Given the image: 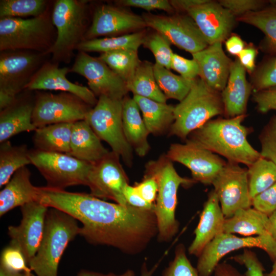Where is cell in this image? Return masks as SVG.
Wrapping results in <instances>:
<instances>
[{"label": "cell", "mask_w": 276, "mask_h": 276, "mask_svg": "<svg viewBox=\"0 0 276 276\" xmlns=\"http://www.w3.org/2000/svg\"><path fill=\"white\" fill-rule=\"evenodd\" d=\"M0 276H36L31 273L12 272L0 267Z\"/></svg>", "instance_id": "94428289"}, {"label": "cell", "mask_w": 276, "mask_h": 276, "mask_svg": "<svg viewBox=\"0 0 276 276\" xmlns=\"http://www.w3.org/2000/svg\"><path fill=\"white\" fill-rule=\"evenodd\" d=\"M214 276H246L241 273L237 268L226 262L220 263L216 266Z\"/></svg>", "instance_id": "6f0895ef"}, {"label": "cell", "mask_w": 276, "mask_h": 276, "mask_svg": "<svg viewBox=\"0 0 276 276\" xmlns=\"http://www.w3.org/2000/svg\"><path fill=\"white\" fill-rule=\"evenodd\" d=\"M73 124L57 123L37 128L33 137L35 149L68 154Z\"/></svg>", "instance_id": "4dcf8cb0"}, {"label": "cell", "mask_w": 276, "mask_h": 276, "mask_svg": "<svg viewBox=\"0 0 276 276\" xmlns=\"http://www.w3.org/2000/svg\"><path fill=\"white\" fill-rule=\"evenodd\" d=\"M80 227L72 216L49 208L42 239L29 263L36 276H58L62 256L69 243L79 235Z\"/></svg>", "instance_id": "277c9868"}, {"label": "cell", "mask_w": 276, "mask_h": 276, "mask_svg": "<svg viewBox=\"0 0 276 276\" xmlns=\"http://www.w3.org/2000/svg\"><path fill=\"white\" fill-rule=\"evenodd\" d=\"M92 107L67 92H39L34 102L32 123L37 128L49 125L85 120Z\"/></svg>", "instance_id": "30bf717a"}, {"label": "cell", "mask_w": 276, "mask_h": 276, "mask_svg": "<svg viewBox=\"0 0 276 276\" xmlns=\"http://www.w3.org/2000/svg\"><path fill=\"white\" fill-rule=\"evenodd\" d=\"M187 13L209 45L227 39L235 25V16L219 2L208 0L192 8Z\"/></svg>", "instance_id": "ffe728a7"}, {"label": "cell", "mask_w": 276, "mask_h": 276, "mask_svg": "<svg viewBox=\"0 0 276 276\" xmlns=\"http://www.w3.org/2000/svg\"><path fill=\"white\" fill-rule=\"evenodd\" d=\"M76 276H135V273L132 269H128L123 273L120 274H117L114 273H103L86 269H82L78 272Z\"/></svg>", "instance_id": "680465c9"}, {"label": "cell", "mask_w": 276, "mask_h": 276, "mask_svg": "<svg viewBox=\"0 0 276 276\" xmlns=\"http://www.w3.org/2000/svg\"><path fill=\"white\" fill-rule=\"evenodd\" d=\"M235 262L244 266L246 270V276H265V269L256 254L250 248L244 249L241 254L230 258Z\"/></svg>", "instance_id": "f6af8a7d"}, {"label": "cell", "mask_w": 276, "mask_h": 276, "mask_svg": "<svg viewBox=\"0 0 276 276\" xmlns=\"http://www.w3.org/2000/svg\"><path fill=\"white\" fill-rule=\"evenodd\" d=\"M37 201L82 223L79 235L93 245L113 247L130 255L143 251L157 235L154 211L105 201L90 194L38 187Z\"/></svg>", "instance_id": "6da1fadb"}, {"label": "cell", "mask_w": 276, "mask_h": 276, "mask_svg": "<svg viewBox=\"0 0 276 276\" xmlns=\"http://www.w3.org/2000/svg\"><path fill=\"white\" fill-rule=\"evenodd\" d=\"M123 100L100 96L85 120L100 140L106 142L112 151L121 157L129 167L132 164L133 149L126 140L123 130Z\"/></svg>", "instance_id": "ba28073f"}, {"label": "cell", "mask_w": 276, "mask_h": 276, "mask_svg": "<svg viewBox=\"0 0 276 276\" xmlns=\"http://www.w3.org/2000/svg\"><path fill=\"white\" fill-rule=\"evenodd\" d=\"M49 208L39 201H32L20 207L22 218L17 226H9L10 244L18 248L29 265L42 239Z\"/></svg>", "instance_id": "d6986e66"}, {"label": "cell", "mask_w": 276, "mask_h": 276, "mask_svg": "<svg viewBox=\"0 0 276 276\" xmlns=\"http://www.w3.org/2000/svg\"><path fill=\"white\" fill-rule=\"evenodd\" d=\"M252 98L260 112L267 113L271 110H276V86L255 91Z\"/></svg>", "instance_id": "f907efd6"}, {"label": "cell", "mask_w": 276, "mask_h": 276, "mask_svg": "<svg viewBox=\"0 0 276 276\" xmlns=\"http://www.w3.org/2000/svg\"><path fill=\"white\" fill-rule=\"evenodd\" d=\"M246 117L210 120L191 132L188 139L223 156L227 162L248 167L261 156L247 140L251 129L242 124Z\"/></svg>", "instance_id": "7a4b0ae2"}, {"label": "cell", "mask_w": 276, "mask_h": 276, "mask_svg": "<svg viewBox=\"0 0 276 276\" xmlns=\"http://www.w3.org/2000/svg\"><path fill=\"white\" fill-rule=\"evenodd\" d=\"M264 9L251 11L237 17V20L252 25L265 36L263 48L276 57V3Z\"/></svg>", "instance_id": "836d02e7"}, {"label": "cell", "mask_w": 276, "mask_h": 276, "mask_svg": "<svg viewBox=\"0 0 276 276\" xmlns=\"http://www.w3.org/2000/svg\"><path fill=\"white\" fill-rule=\"evenodd\" d=\"M265 276H276V270L271 271L269 273L265 274Z\"/></svg>", "instance_id": "be15d7a7"}, {"label": "cell", "mask_w": 276, "mask_h": 276, "mask_svg": "<svg viewBox=\"0 0 276 276\" xmlns=\"http://www.w3.org/2000/svg\"><path fill=\"white\" fill-rule=\"evenodd\" d=\"M261 156L276 165V116L264 127L260 135Z\"/></svg>", "instance_id": "ee69618b"}, {"label": "cell", "mask_w": 276, "mask_h": 276, "mask_svg": "<svg viewBox=\"0 0 276 276\" xmlns=\"http://www.w3.org/2000/svg\"><path fill=\"white\" fill-rule=\"evenodd\" d=\"M150 134L161 135L170 130L174 121L175 106L133 95Z\"/></svg>", "instance_id": "f546056e"}, {"label": "cell", "mask_w": 276, "mask_h": 276, "mask_svg": "<svg viewBox=\"0 0 276 276\" xmlns=\"http://www.w3.org/2000/svg\"><path fill=\"white\" fill-rule=\"evenodd\" d=\"M225 219L218 197L212 190L204 203L198 223L194 230V238L188 249L189 254L198 257L210 242L224 233Z\"/></svg>", "instance_id": "603a6c76"}, {"label": "cell", "mask_w": 276, "mask_h": 276, "mask_svg": "<svg viewBox=\"0 0 276 276\" xmlns=\"http://www.w3.org/2000/svg\"><path fill=\"white\" fill-rule=\"evenodd\" d=\"M257 247L276 259V240L271 235L239 237L222 233L216 236L197 257L196 269L200 276H211L220 260L226 255L240 249Z\"/></svg>", "instance_id": "7c38bea8"}, {"label": "cell", "mask_w": 276, "mask_h": 276, "mask_svg": "<svg viewBox=\"0 0 276 276\" xmlns=\"http://www.w3.org/2000/svg\"><path fill=\"white\" fill-rule=\"evenodd\" d=\"M224 114L221 92L196 78L187 96L175 106L174 121L169 133L186 140L189 135L212 120Z\"/></svg>", "instance_id": "8992f818"}, {"label": "cell", "mask_w": 276, "mask_h": 276, "mask_svg": "<svg viewBox=\"0 0 276 276\" xmlns=\"http://www.w3.org/2000/svg\"><path fill=\"white\" fill-rule=\"evenodd\" d=\"M170 68L178 72L185 79L193 81L198 78L199 68L197 62L194 59H188L173 53L172 56Z\"/></svg>", "instance_id": "bcb514c9"}, {"label": "cell", "mask_w": 276, "mask_h": 276, "mask_svg": "<svg viewBox=\"0 0 276 276\" xmlns=\"http://www.w3.org/2000/svg\"><path fill=\"white\" fill-rule=\"evenodd\" d=\"M256 210L268 215L276 211V182L251 199Z\"/></svg>", "instance_id": "7dc6e473"}, {"label": "cell", "mask_w": 276, "mask_h": 276, "mask_svg": "<svg viewBox=\"0 0 276 276\" xmlns=\"http://www.w3.org/2000/svg\"><path fill=\"white\" fill-rule=\"evenodd\" d=\"M275 270H276V259L273 262L271 271H275Z\"/></svg>", "instance_id": "e7e4bbea"}, {"label": "cell", "mask_w": 276, "mask_h": 276, "mask_svg": "<svg viewBox=\"0 0 276 276\" xmlns=\"http://www.w3.org/2000/svg\"><path fill=\"white\" fill-rule=\"evenodd\" d=\"M0 267L12 272H32L21 251L10 244L2 251Z\"/></svg>", "instance_id": "b9f144b4"}, {"label": "cell", "mask_w": 276, "mask_h": 276, "mask_svg": "<svg viewBox=\"0 0 276 276\" xmlns=\"http://www.w3.org/2000/svg\"><path fill=\"white\" fill-rule=\"evenodd\" d=\"M31 164L47 182V187L64 190L76 185H86L93 163L63 153L30 150Z\"/></svg>", "instance_id": "9c48e42d"}, {"label": "cell", "mask_w": 276, "mask_h": 276, "mask_svg": "<svg viewBox=\"0 0 276 276\" xmlns=\"http://www.w3.org/2000/svg\"><path fill=\"white\" fill-rule=\"evenodd\" d=\"M141 196L149 203L154 204L158 192V185L155 178L145 174L144 179L134 186Z\"/></svg>", "instance_id": "816d5d0a"}, {"label": "cell", "mask_w": 276, "mask_h": 276, "mask_svg": "<svg viewBox=\"0 0 276 276\" xmlns=\"http://www.w3.org/2000/svg\"><path fill=\"white\" fill-rule=\"evenodd\" d=\"M88 1L57 0L52 10V19L56 28L55 41L46 53L51 61L68 63L74 51L84 40L88 30Z\"/></svg>", "instance_id": "52a82bcc"}, {"label": "cell", "mask_w": 276, "mask_h": 276, "mask_svg": "<svg viewBox=\"0 0 276 276\" xmlns=\"http://www.w3.org/2000/svg\"><path fill=\"white\" fill-rule=\"evenodd\" d=\"M68 67H59L58 63L44 62L32 77L26 89L29 90H59L72 94L91 107L98 101L96 96L86 86L70 81L66 75Z\"/></svg>", "instance_id": "44dd1931"}, {"label": "cell", "mask_w": 276, "mask_h": 276, "mask_svg": "<svg viewBox=\"0 0 276 276\" xmlns=\"http://www.w3.org/2000/svg\"><path fill=\"white\" fill-rule=\"evenodd\" d=\"M137 51L133 50L114 51L101 53L98 58L127 83L132 78L141 61Z\"/></svg>", "instance_id": "8d00e7d4"}, {"label": "cell", "mask_w": 276, "mask_h": 276, "mask_svg": "<svg viewBox=\"0 0 276 276\" xmlns=\"http://www.w3.org/2000/svg\"><path fill=\"white\" fill-rule=\"evenodd\" d=\"M165 155L171 161L187 167L192 178L205 185L212 184L226 163L217 154L188 139L185 144H171Z\"/></svg>", "instance_id": "2e32d148"}, {"label": "cell", "mask_w": 276, "mask_h": 276, "mask_svg": "<svg viewBox=\"0 0 276 276\" xmlns=\"http://www.w3.org/2000/svg\"><path fill=\"white\" fill-rule=\"evenodd\" d=\"M272 228V236L276 240V211L269 216Z\"/></svg>", "instance_id": "6125c7cd"}, {"label": "cell", "mask_w": 276, "mask_h": 276, "mask_svg": "<svg viewBox=\"0 0 276 276\" xmlns=\"http://www.w3.org/2000/svg\"><path fill=\"white\" fill-rule=\"evenodd\" d=\"M258 51L253 45H248L238 55V59L241 65L249 73H252L255 68V59Z\"/></svg>", "instance_id": "db71d44e"}, {"label": "cell", "mask_w": 276, "mask_h": 276, "mask_svg": "<svg viewBox=\"0 0 276 276\" xmlns=\"http://www.w3.org/2000/svg\"><path fill=\"white\" fill-rule=\"evenodd\" d=\"M276 86V57L266 60L255 72L252 87L254 92Z\"/></svg>", "instance_id": "7bdbcfd3"}, {"label": "cell", "mask_w": 276, "mask_h": 276, "mask_svg": "<svg viewBox=\"0 0 276 276\" xmlns=\"http://www.w3.org/2000/svg\"><path fill=\"white\" fill-rule=\"evenodd\" d=\"M34 102L17 98L9 107L0 112V143L22 132L35 131L32 123Z\"/></svg>", "instance_id": "83f0119b"}, {"label": "cell", "mask_w": 276, "mask_h": 276, "mask_svg": "<svg viewBox=\"0 0 276 276\" xmlns=\"http://www.w3.org/2000/svg\"><path fill=\"white\" fill-rule=\"evenodd\" d=\"M212 185L225 218L251 207L247 168L227 161Z\"/></svg>", "instance_id": "9a60e30c"}, {"label": "cell", "mask_w": 276, "mask_h": 276, "mask_svg": "<svg viewBox=\"0 0 276 276\" xmlns=\"http://www.w3.org/2000/svg\"><path fill=\"white\" fill-rule=\"evenodd\" d=\"M160 261L155 263L151 268H149L146 262H144L141 266L140 276H152L159 265Z\"/></svg>", "instance_id": "91938a15"}, {"label": "cell", "mask_w": 276, "mask_h": 276, "mask_svg": "<svg viewBox=\"0 0 276 276\" xmlns=\"http://www.w3.org/2000/svg\"><path fill=\"white\" fill-rule=\"evenodd\" d=\"M154 64L148 61H141L131 79L126 83L128 91L154 101L166 103L168 100L156 81Z\"/></svg>", "instance_id": "1f68e13d"}, {"label": "cell", "mask_w": 276, "mask_h": 276, "mask_svg": "<svg viewBox=\"0 0 276 276\" xmlns=\"http://www.w3.org/2000/svg\"><path fill=\"white\" fill-rule=\"evenodd\" d=\"M145 170V174L154 177L158 185L154 209L157 239L162 242H169L178 233L179 227L175 216L178 189L180 186L191 187L197 182L192 178L179 175L172 162L165 155L156 160L149 162Z\"/></svg>", "instance_id": "3957f363"}, {"label": "cell", "mask_w": 276, "mask_h": 276, "mask_svg": "<svg viewBox=\"0 0 276 276\" xmlns=\"http://www.w3.org/2000/svg\"><path fill=\"white\" fill-rule=\"evenodd\" d=\"M30 151L26 145L13 146L9 141L1 143V188L8 182L18 170L31 164Z\"/></svg>", "instance_id": "e575fe53"}, {"label": "cell", "mask_w": 276, "mask_h": 276, "mask_svg": "<svg viewBox=\"0 0 276 276\" xmlns=\"http://www.w3.org/2000/svg\"><path fill=\"white\" fill-rule=\"evenodd\" d=\"M252 89L246 78V70L236 59L232 64L226 85L221 92L226 118L246 114Z\"/></svg>", "instance_id": "cb8c5ba5"}, {"label": "cell", "mask_w": 276, "mask_h": 276, "mask_svg": "<svg viewBox=\"0 0 276 276\" xmlns=\"http://www.w3.org/2000/svg\"><path fill=\"white\" fill-rule=\"evenodd\" d=\"M153 70L157 85L167 99L181 101L189 93L195 80H187L156 63Z\"/></svg>", "instance_id": "d590c367"}, {"label": "cell", "mask_w": 276, "mask_h": 276, "mask_svg": "<svg viewBox=\"0 0 276 276\" xmlns=\"http://www.w3.org/2000/svg\"><path fill=\"white\" fill-rule=\"evenodd\" d=\"M114 2L117 6L141 8L150 12L155 10H163L168 13L175 11L170 1L168 0H119Z\"/></svg>", "instance_id": "681fc988"}, {"label": "cell", "mask_w": 276, "mask_h": 276, "mask_svg": "<svg viewBox=\"0 0 276 276\" xmlns=\"http://www.w3.org/2000/svg\"><path fill=\"white\" fill-rule=\"evenodd\" d=\"M122 120L123 130L128 143L139 156H145L150 149L148 141L150 133L133 97L126 96L123 98Z\"/></svg>", "instance_id": "4316f807"}, {"label": "cell", "mask_w": 276, "mask_h": 276, "mask_svg": "<svg viewBox=\"0 0 276 276\" xmlns=\"http://www.w3.org/2000/svg\"><path fill=\"white\" fill-rule=\"evenodd\" d=\"M119 158L111 151L93 163L86 186L89 188L90 194L96 197L111 199L117 203L129 205L123 193L125 187L129 185V179Z\"/></svg>", "instance_id": "5bb4252c"}, {"label": "cell", "mask_w": 276, "mask_h": 276, "mask_svg": "<svg viewBox=\"0 0 276 276\" xmlns=\"http://www.w3.org/2000/svg\"><path fill=\"white\" fill-rule=\"evenodd\" d=\"M219 4L229 10L235 16L260 10L266 2L261 0H221Z\"/></svg>", "instance_id": "c3c4849f"}, {"label": "cell", "mask_w": 276, "mask_h": 276, "mask_svg": "<svg viewBox=\"0 0 276 276\" xmlns=\"http://www.w3.org/2000/svg\"><path fill=\"white\" fill-rule=\"evenodd\" d=\"M146 34L145 30L130 34L83 40L77 47L78 51L101 53L121 50L138 51Z\"/></svg>", "instance_id": "d6a6232c"}, {"label": "cell", "mask_w": 276, "mask_h": 276, "mask_svg": "<svg viewBox=\"0 0 276 276\" xmlns=\"http://www.w3.org/2000/svg\"><path fill=\"white\" fill-rule=\"evenodd\" d=\"M162 276H200L187 257L183 244L179 243L176 246L174 258L164 270Z\"/></svg>", "instance_id": "60d3db41"}, {"label": "cell", "mask_w": 276, "mask_h": 276, "mask_svg": "<svg viewBox=\"0 0 276 276\" xmlns=\"http://www.w3.org/2000/svg\"><path fill=\"white\" fill-rule=\"evenodd\" d=\"M45 0H1L0 18L37 17L49 8Z\"/></svg>", "instance_id": "f35d334b"}, {"label": "cell", "mask_w": 276, "mask_h": 276, "mask_svg": "<svg viewBox=\"0 0 276 276\" xmlns=\"http://www.w3.org/2000/svg\"><path fill=\"white\" fill-rule=\"evenodd\" d=\"M47 55L26 50L0 54V97L16 100L44 63Z\"/></svg>", "instance_id": "8fae6325"}, {"label": "cell", "mask_w": 276, "mask_h": 276, "mask_svg": "<svg viewBox=\"0 0 276 276\" xmlns=\"http://www.w3.org/2000/svg\"><path fill=\"white\" fill-rule=\"evenodd\" d=\"M109 152L85 120L73 123L70 151L67 154L83 161L94 163Z\"/></svg>", "instance_id": "484cf974"}, {"label": "cell", "mask_w": 276, "mask_h": 276, "mask_svg": "<svg viewBox=\"0 0 276 276\" xmlns=\"http://www.w3.org/2000/svg\"><path fill=\"white\" fill-rule=\"evenodd\" d=\"M71 72L84 77L96 96L123 99L128 92L126 83L98 57L78 51Z\"/></svg>", "instance_id": "e0dca14e"}, {"label": "cell", "mask_w": 276, "mask_h": 276, "mask_svg": "<svg viewBox=\"0 0 276 276\" xmlns=\"http://www.w3.org/2000/svg\"><path fill=\"white\" fill-rule=\"evenodd\" d=\"M31 173L25 166L18 170L0 192V216L10 210L37 201L38 187L30 180Z\"/></svg>", "instance_id": "d4e9b609"}, {"label": "cell", "mask_w": 276, "mask_h": 276, "mask_svg": "<svg viewBox=\"0 0 276 276\" xmlns=\"http://www.w3.org/2000/svg\"><path fill=\"white\" fill-rule=\"evenodd\" d=\"M208 0H171L174 11L187 12L192 8L206 2Z\"/></svg>", "instance_id": "9f6ffc18"}, {"label": "cell", "mask_w": 276, "mask_h": 276, "mask_svg": "<svg viewBox=\"0 0 276 276\" xmlns=\"http://www.w3.org/2000/svg\"><path fill=\"white\" fill-rule=\"evenodd\" d=\"M224 233L238 234L244 237L272 236V228L269 216L250 207L240 209L226 218Z\"/></svg>", "instance_id": "f1b7e54d"}, {"label": "cell", "mask_w": 276, "mask_h": 276, "mask_svg": "<svg viewBox=\"0 0 276 276\" xmlns=\"http://www.w3.org/2000/svg\"><path fill=\"white\" fill-rule=\"evenodd\" d=\"M124 196L127 203L135 208L154 211V204L149 203L140 194L134 186L127 185L124 189Z\"/></svg>", "instance_id": "f5cc1de1"}, {"label": "cell", "mask_w": 276, "mask_h": 276, "mask_svg": "<svg viewBox=\"0 0 276 276\" xmlns=\"http://www.w3.org/2000/svg\"><path fill=\"white\" fill-rule=\"evenodd\" d=\"M147 27L142 16L117 5H101L95 9L91 25L83 40L130 34Z\"/></svg>", "instance_id": "ac0fdd59"}, {"label": "cell", "mask_w": 276, "mask_h": 276, "mask_svg": "<svg viewBox=\"0 0 276 276\" xmlns=\"http://www.w3.org/2000/svg\"><path fill=\"white\" fill-rule=\"evenodd\" d=\"M192 55L198 63L199 78L212 89L221 92L227 82L233 63L225 54L222 42L209 45Z\"/></svg>", "instance_id": "7402d4cb"}, {"label": "cell", "mask_w": 276, "mask_h": 276, "mask_svg": "<svg viewBox=\"0 0 276 276\" xmlns=\"http://www.w3.org/2000/svg\"><path fill=\"white\" fill-rule=\"evenodd\" d=\"M56 35L50 8L37 17L0 18L1 52L26 50L46 55Z\"/></svg>", "instance_id": "5b68a950"}, {"label": "cell", "mask_w": 276, "mask_h": 276, "mask_svg": "<svg viewBox=\"0 0 276 276\" xmlns=\"http://www.w3.org/2000/svg\"><path fill=\"white\" fill-rule=\"evenodd\" d=\"M247 174L252 199L276 182V165L261 157L248 167Z\"/></svg>", "instance_id": "74e56055"}, {"label": "cell", "mask_w": 276, "mask_h": 276, "mask_svg": "<svg viewBox=\"0 0 276 276\" xmlns=\"http://www.w3.org/2000/svg\"><path fill=\"white\" fill-rule=\"evenodd\" d=\"M142 16L147 27L162 34L171 44L191 54L209 45L196 23L188 14L168 16L148 12Z\"/></svg>", "instance_id": "4fadbf2b"}, {"label": "cell", "mask_w": 276, "mask_h": 276, "mask_svg": "<svg viewBox=\"0 0 276 276\" xmlns=\"http://www.w3.org/2000/svg\"><path fill=\"white\" fill-rule=\"evenodd\" d=\"M225 45L227 51L234 56H238L245 48L244 42L236 34H232L228 37Z\"/></svg>", "instance_id": "11a10c76"}, {"label": "cell", "mask_w": 276, "mask_h": 276, "mask_svg": "<svg viewBox=\"0 0 276 276\" xmlns=\"http://www.w3.org/2000/svg\"><path fill=\"white\" fill-rule=\"evenodd\" d=\"M171 44L164 35L154 31L146 34L142 45L152 53L156 64L170 70L174 53L171 48Z\"/></svg>", "instance_id": "ab89813d"}]
</instances>
